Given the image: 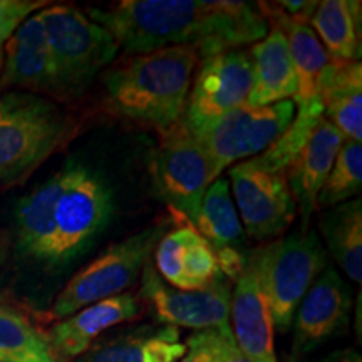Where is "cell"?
<instances>
[{"label": "cell", "instance_id": "33", "mask_svg": "<svg viewBox=\"0 0 362 362\" xmlns=\"http://www.w3.org/2000/svg\"><path fill=\"white\" fill-rule=\"evenodd\" d=\"M187 344V354L178 362H208V332L202 330V332L193 334L188 337Z\"/></svg>", "mask_w": 362, "mask_h": 362}, {"label": "cell", "instance_id": "14", "mask_svg": "<svg viewBox=\"0 0 362 362\" xmlns=\"http://www.w3.org/2000/svg\"><path fill=\"white\" fill-rule=\"evenodd\" d=\"M155 265L156 274L178 291H202L223 275L215 252L189 221L160 238Z\"/></svg>", "mask_w": 362, "mask_h": 362}, {"label": "cell", "instance_id": "5", "mask_svg": "<svg viewBox=\"0 0 362 362\" xmlns=\"http://www.w3.org/2000/svg\"><path fill=\"white\" fill-rule=\"evenodd\" d=\"M54 62L57 94L78 96L119 52L116 39L71 6L39 11Z\"/></svg>", "mask_w": 362, "mask_h": 362}, {"label": "cell", "instance_id": "17", "mask_svg": "<svg viewBox=\"0 0 362 362\" xmlns=\"http://www.w3.org/2000/svg\"><path fill=\"white\" fill-rule=\"evenodd\" d=\"M141 314V302L131 292L96 302L54 324L47 337L59 359L83 356L104 330L134 320Z\"/></svg>", "mask_w": 362, "mask_h": 362}, {"label": "cell", "instance_id": "21", "mask_svg": "<svg viewBox=\"0 0 362 362\" xmlns=\"http://www.w3.org/2000/svg\"><path fill=\"white\" fill-rule=\"evenodd\" d=\"M259 11L269 25L279 27L285 34L291 51L293 71L297 78V90L293 94V104H309L320 101L319 89L324 72L332 62L329 54L325 52L324 45L320 44L314 30L309 24H298L280 16L272 8L270 2H257Z\"/></svg>", "mask_w": 362, "mask_h": 362}, {"label": "cell", "instance_id": "16", "mask_svg": "<svg viewBox=\"0 0 362 362\" xmlns=\"http://www.w3.org/2000/svg\"><path fill=\"white\" fill-rule=\"evenodd\" d=\"M230 320L233 339L252 362H277L274 347V324L262 292L250 253L242 274L235 279L230 298Z\"/></svg>", "mask_w": 362, "mask_h": 362}, {"label": "cell", "instance_id": "34", "mask_svg": "<svg viewBox=\"0 0 362 362\" xmlns=\"http://www.w3.org/2000/svg\"><path fill=\"white\" fill-rule=\"evenodd\" d=\"M320 362H362V359L359 352H356L354 349H341L329 354Z\"/></svg>", "mask_w": 362, "mask_h": 362}, {"label": "cell", "instance_id": "29", "mask_svg": "<svg viewBox=\"0 0 362 362\" xmlns=\"http://www.w3.org/2000/svg\"><path fill=\"white\" fill-rule=\"evenodd\" d=\"M362 188V144L354 139H346L337 153L332 170L325 180L317 205L337 206L354 200Z\"/></svg>", "mask_w": 362, "mask_h": 362}, {"label": "cell", "instance_id": "22", "mask_svg": "<svg viewBox=\"0 0 362 362\" xmlns=\"http://www.w3.org/2000/svg\"><path fill=\"white\" fill-rule=\"evenodd\" d=\"M187 354V344L171 325L143 327L96 344L78 362H178Z\"/></svg>", "mask_w": 362, "mask_h": 362}, {"label": "cell", "instance_id": "32", "mask_svg": "<svg viewBox=\"0 0 362 362\" xmlns=\"http://www.w3.org/2000/svg\"><path fill=\"white\" fill-rule=\"evenodd\" d=\"M317 4L319 2H293V0H284V2H270L272 8L285 19L298 22V24H309V21L314 16Z\"/></svg>", "mask_w": 362, "mask_h": 362}, {"label": "cell", "instance_id": "26", "mask_svg": "<svg viewBox=\"0 0 362 362\" xmlns=\"http://www.w3.org/2000/svg\"><path fill=\"white\" fill-rule=\"evenodd\" d=\"M325 247L352 282H362V202L357 197L329 208L319 218Z\"/></svg>", "mask_w": 362, "mask_h": 362}, {"label": "cell", "instance_id": "12", "mask_svg": "<svg viewBox=\"0 0 362 362\" xmlns=\"http://www.w3.org/2000/svg\"><path fill=\"white\" fill-rule=\"evenodd\" d=\"M143 296L155 307L158 320L171 327L202 332L230 325L232 287L223 275L202 291H178L163 282L148 264L143 274Z\"/></svg>", "mask_w": 362, "mask_h": 362}, {"label": "cell", "instance_id": "2", "mask_svg": "<svg viewBox=\"0 0 362 362\" xmlns=\"http://www.w3.org/2000/svg\"><path fill=\"white\" fill-rule=\"evenodd\" d=\"M200 56L192 47H166L129 57L106 72L112 112L165 133L183 117Z\"/></svg>", "mask_w": 362, "mask_h": 362}, {"label": "cell", "instance_id": "10", "mask_svg": "<svg viewBox=\"0 0 362 362\" xmlns=\"http://www.w3.org/2000/svg\"><path fill=\"white\" fill-rule=\"evenodd\" d=\"M230 192L235 197L243 232L255 240L279 237L296 220L297 206L285 173H270L250 163L228 171Z\"/></svg>", "mask_w": 362, "mask_h": 362}, {"label": "cell", "instance_id": "27", "mask_svg": "<svg viewBox=\"0 0 362 362\" xmlns=\"http://www.w3.org/2000/svg\"><path fill=\"white\" fill-rule=\"evenodd\" d=\"M322 117V101L296 106V116L288 128L262 155L250 158L248 163L255 168L270 171V173H287Z\"/></svg>", "mask_w": 362, "mask_h": 362}, {"label": "cell", "instance_id": "13", "mask_svg": "<svg viewBox=\"0 0 362 362\" xmlns=\"http://www.w3.org/2000/svg\"><path fill=\"white\" fill-rule=\"evenodd\" d=\"M352 293L334 267H325L322 274L298 304L292 320L293 349L305 354L341 336L349 324Z\"/></svg>", "mask_w": 362, "mask_h": 362}, {"label": "cell", "instance_id": "25", "mask_svg": "<svg viewBox=\"0 0 362 362\" xmlns=\"http://www.w3.org/2000/svg\"><path fill=\"white\" fill-rule=\"evenodd\" d=\"M325 52L336 62L361 59V2L359 0H324L309 21Z\"/></svg>", "mask_w": 362, "mask_h": 362}, {"label": "cell", "instance_id": "23", "mask_svg": "<svg viewBox=\"0 0 362 362\" xmlns=\"http://www.w3.org/2000/svg\"><path fill=\"white\" fill-rule=\"evenodd\" d=\"M324 117L347 139L362 141V64L332 61L320 81Z\"/></svg>", "mask_w": 362, "mask_h": 362}, {"label": "cell", "instance_id": "8", "mask_svg": "<svg viewBox=\"0 0 362 362\" xmlns=\"http://www.w3.org/2000/svg\"><path fill=\"white\" fill-rule=\"evenodd\" d=\"M293 116L296 104L292 101H280L264 107L243 104L216 119L187 128L210 156L220 176L232 163L264 153L288 128Z\"/></svg>", "mask_w": 362, "mask_h": 362}, {"label": "cell", "instance_id": "20", "mask_svg": "<svg viewBox=\"0 0 362 362\" xmlns=\"http://www.w3.org/2000/svg\"><path fill=\"white\" fill-rule=\"evenodd\" d=\"M252 89L247 104L264 107L270 104L288 101L297 90V78L293 71L287 37L279 27L269 25V34L259 42L252 44Z\"/></svg>", "mask_w": 362, "mask_h": 362}, {"label": "cell", "instance_id": "24", "mask_svg": "<svg viewBox=\"0 0 362 362\" xmlns=\"http://www.w3.org/2000/svg\"><path fill=\"white\" fill-rule=\"evenodd\" d=\"M62 170L22 198L17 206V237L21 250L52 264L54 208L62 188Z\"/></svg>", "mask_w": 362, "mask_h": 362}, {"label": "cell", "instance_id": "9", "mask_svg": "<svg viewBox=\"0 0 362 362\" xmlns=\"http://www.w3.org/2000/svg\"><path fill=\"white\" fill-rule=\"evenodd\" d=\"M151 175L158 194L192 225L200 211L206 188L220 178L210 156L183 119L160 134Z\"/></svg>", "mask_w": 362, "mask_h": 362}, {"label": "cell", "instance_id": "15", "mask_svg": "<svg viewBox=\"0 0 362 362\" xmlns=\"http://www.w3.org/2000/svg\"><path fill=\"white\" fill-rule=\"evenodd\" d=\"M193 226L215 252L221 274L226 279H237L245 269L248 253L228 180L220 176L206 188Z\"/></svg>", "mask_w": 362, "mask_h": 362}, {"label": "cell", "instance_id": "6", "mask_svg": "<svg viewBox=\"0 0 362 362\" xmlns=\"http://www.w3.org/2000/svg\"><path fill=\"white\" fill-rule=\"evenodd\" d=\"M62 188L54 208L52 264L61 265L83 253L110 225L115 214L112 189L101 175L81 163L62 168Z\"/></svg>", "mask_w": 362, "mask_h": 362}, {"label": "cell", "instance_id": "30", "mask_svg": "<svg viewBox=\"0 0 362 362\" xmlns=\"http://www.w3.org/2000/svg\"><path fill=\"white\" fill-rule=\"evenodd\" d=\"M47 6L44 0H0V71L4 67V49L12 34L35 11Z\"/></svg>", "mask_w": 362, "mask_h": 362}, {"label": "cell", "instance_id": "4", "mask_svg": "<svg viewBox=\"0 0 362 362\" xmlns=\"http://www.w3.org/2000/svg\"><path fill=\"white\" fill-rule=\"evenodd\" d=\"M272 324L279 332L292 327L302 298L327 267V250L315 232L298 230L250 253Z\"/></svg>", "mask_w": 362, "mask_h": 362}, {"label": "cell", "instance_id": "1", "mask_svg": "<svg viewBox=\"0 0 362 362\" xmlns=\"http://www.w3.org/2000/svg\"><path fill=\"white\" fill-rule=\"evenodd\" d=\"M86 16L116 39L126 54L192 47L205 59L243 49L269 34L259 6L233 0H121Z\"/></svg>", "mask_w": 362, "mask_h": 362}, {"label": "cell", "instance_id": "19", "mask_svg": "<svg viewBox=\"0 0 362 362\" xmlns=\"http://www.w3.org/2000/svg\"><path fill=\"white\" fill-rule=\"evenodd\" d=\"M346 139L336 126L322 117L300 155L285 173L293 202L302 216L300 230H307L309 226L310 216L317 206V197Z\"/></svg>", "mask_w": 362, "mask_h": 362}, {"label": "cell", "instance_id": "18", "mask_svg": "<svg viewBox=\"0 0 362 362\" xmlns=\"http://www.w3.org/2000/svg\"><path fill=\"white\" fill-rule=\"evenodd\" d=\"M0 86L57 94L56 71L39 12L22 22L6 44Z\"/></svg>", "mask_w": 362, "mask_h": 362}, {"label": "cell", "instance_id": "31", "mask_svg": "<svg viewBox=\"0 0 362 362\" xmlns=\"http://www.w3.org/2000/svg\"><path fill=\"white\" fill-rule=\"evenodd\" d=\"M208 332V362H252L240 351L230 325Z\"/></svg>", "mask_w": 362, "mask_h": 362}, {"label": "cell", "instance_id": "35", "mask_svg": "<svg viewBox=\"0 0 362 362\" xmlns=\"http://www.w3.org/2000/svg\"><path fill=\"white\" fill-rule=\"evenodd\" d=\"M287 362H296V357H293V356H292V357H291V359H287Z\"/></svg>", "mask_w": 362, "mask_h": 362}, {"label": "cell", "instance_id": "3", "mask_svg": "<svg viewBox=\"0 0 362 362\" xmlns=\"http://www.w3.org/2000/svg\"><path fill=\"white\" fill-rule=\"evenodd\" d=\"M72 117L56 103L25 90L0 96V183L30 175L74 133Z\"/></svg>", "mask_w": 362, "mask_h": 362}, {"label": "cell", "instance_id": "7", "mask_svg": "<svg viewBox=\"0 0 362 362\" xmlns=\"http://www.w3.org/2000/svg\"><path fill=\"white\" fill-rule=\"evenodd\" d=\"M161 235V226H151L111 245L69 280L52 304L49 317L62 320L84 307L124 293L148 265Z\"/></svg>", "mask_w": 362, "mask_h": 362}, {"label": "cell", "instance_id": "11", "mask_svg": "<svg viewBox=\"0 0 362 362\" xmlns=\"http://www.w3.org/2000/svg\"><path fill=\"white\" fill-rule=\"evenodd\" d=\"M252 57L247 49H226L202 59L183 112L188 128L247 104L252 89Z\"/></svg>", "mask_w": 362, "mask_h": 362}, {"label": "cell", "instance_id": "28", "mask_svg": "<svg viewBox=\"0 0 362 362\" xmlns=\"http://www.w3.org/2000/svg\"><path fill=\"white\" fill-rule=\"evenodd\" d=\"M0 356L6 362H61L47 337L7 305H0Z\"/></svg>", "mask_w": 362, "mask_h": 362}]
</instances>
